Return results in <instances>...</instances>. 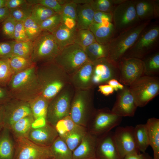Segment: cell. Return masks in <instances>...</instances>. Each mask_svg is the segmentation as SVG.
I'll return each mask as SVG.
<instances>
[{
	"mask_svg": "<svg viewBox=\"0 0 159 159\" xmlns=\"http://www.w3.org/2000/svg\"><path fill=\"white\" fill-rule=\"evenodd\" d=\"M41 87L40 95L49 102L65 86L70 84V76L54 61L37 67Z\"/></svg>",
	"mask_w": 159,
	"mask_h": 159,
	"instance_id": "cell-1",
	"label": "cell"
},
{
	"mask_svg": "<svg viewBox=\"0 0 159 159\" xmlns=\"http://www.w3.org/2000/svg\"><path fill=\"white\" fill-rule=\"evenodd\" d=\"M37 64L14 74L7 86L12 99L28 102L40 95Z\"/></svg>",
	"mask_w": 159,
	"mask_h": 159,
	"instance_id": "cell-2",
	"label": "cell"
},
{
	"mask_svg": "<svg viewBox=\"0 0 159 159\" xmlns=\"http://www.w3.org/2000/svg\"><path fill=\"white\" fill-rule=\"evenodd\" d=\"M150 23V21L141 22L118 33L108 44L107 59L118 66L119 61L133 46L142 31Z\"/></svg>",
	"mask_w": 159,
	"mask_h": 159,
	"instance_id": "cell-3",
	"label": "cell"
},
{
	"mask_svg": "<svg viewBox=\"0 0 159 159\" xmlns=\"http://www.w3.org/2000/svg\"><path fill=\"white\" fill-rule=\"evenodd\" d=\"M94 88L75 89L69 116L77 125L84 127L89 117L95 112L93 107Z\"/></svg>",
	"mask_w": 159,
	"mask_h": 159,
	"instance_id": "cell-4",
	"label": "cell"
},
{
	"mask_svg": "<svg viewBox=\"0 0 159 159\" xmlns=\"http://www.w3.org/2000/svg\"><path fill=\"white\" fill-rule=\"evenodd\" d=\"M159 43V25L158 24L150 23L141 32L134 44L123 57L142 59L156 51Z\"/></svg>",
	"mask_w": 159,
	"mask_h": 159,
	"instance_id": "cell-5",
	"label": "cell"
},
{
	"mask_svg": "<svg viewBox=\"0 0 159 159\" xmlns=\"http://www.w3.org/2000/svg\"><path fill=\"white\" fill-rule=\"evenodd\" d=\"M75 89L71 84L63 88L49 102L46 117L47 122L54 126L63 118L69 116Z\"/></svg>",
	"mask_w": 159,
	"mask_h": 159,
	"instance_id": "cell-6",
	"label": "cell"
},
{
	"mask_svg": "<svg viewBox=\"0 0 159 159\" xmlns=\"http://www.w3.org/2000/svg\"><path fill=\"white\" fill-rule=\"evenodd\" d=\"M54 61L69 76L90 62L83 49L75 43L68 45L61 50Z\"/></svg>",
	"mask_w": 159,
	"mask_h": 159,
	"instance_id": "cell-7",
	"label": "cell"
},
{
	"mask_svg": "<svg viewBox=\"0 0 159 159\" xmlns=\"http://www.w3.org/2000/svg\"><path fill=\"white\" fill-rule=\"evenodd\" d=\"M33 42V49L31 59L37 64L51 62L60 51L52 34L43 31Z\"/></svg>",
	"mask_w": 159,
	"mask_h": 159,
	"instance_id": "cell-8",
	"label": "cell"
},
{
	"mask_svg": "<svg viewBox=\"0 0 159 159\" xmlns=\"http://www.w3.org/2000/svg\"><path fill=\"white\" fill-rule=\"evenodd\" d=\"M128 87L138 107H143L159 94V78L144 75L136 80Z\"/></svg>",
	"mask_w": 159,
	"mask_h": 159,
	"instance_id": "cell-9",
	"label": "cell"
},
{
	"mask_svg": "<svg viewBox=\"0 0 159 159\" xmlns=\"http://www.w3.org/2000/svg\"><path fill=\"white\" fill-rule=\"evenodd\" d=\"M112 15V23L118 34L141 22L137 15L134 0H124L117 5Z\"/></svg>",
	"mask_w": 159,
	"mask_h": 159,
	"instance_id": "cell-10",
	"label": "cell"
},
{
	"mask_svg": "<svg viewBox=\"0 0 159 159\" xmlns=\"http://www.w3.org/2000/svg\"><path fill=\"white\" fill-rule=\"evenodd\" d=\"M15 141L14 159H49L54 158L50 147L39 145L26 138Z\"/></svg>",
	"mask_w": 159,
	"mask_h": 159,
	"instance_id": "cell-11",
	"label": "cell"
},
{
	"mask_svg": "<svg viewBox=\"0 0 159 159\" xmlns=\"http://www.w3.org/2000/svg\"><path fill=\"white\" fill-rule=\"evenodd\" d=\"M118 67L119 81L125 86H129L136 80L145 75L144 64L141 59L123 57L118 62Z\"/></svg>",
	"mask_w": 159,
	"mask_h": 159,
	"instance_id": "cell-12",
	"label": "cell"
},
{
	"mask_svg": "<svg viewBox=\"0 0 159 159\" xmlns=\"http://www.w3.org/2000/svg\"><path fill=\"white\" fill-rule=\"evenodd\" d=\"M134 127L131 126H119L114 132V141L121 159L128 154L140 153L136 144Z\"/></svg>",
	"mask_w": 159,
	"mask_h": 159,
	"instance_id": "cell-13",
	"label": "cell"
},
{
	"mask_svg": "<svg viewBox=\"0 0 159 159\" xmlns=\"http://www.w3.org/2000/svg\"><path fill=\"white\" fill-rule=\"evenodd\" d=\"M93 117L91 133L97 136L103 135L110 131L120 124L122 118L113 113L109 108L95 111Z\"/></svg>",
	"mask_w": 159,
	"mask_h": 159,
	"instance_id": "cell-14",
	"label": "cell"
},
{
	"mask_svg": "<svg viewBox=\"0 0 159 159\" xmlns=\"http://www.w3.org/2000/svg\"><path fill=\"white\" fill-rule=\"evenodd\" d=\"M92 82L93 87L107 84L110 80L119 81V71L118 66L111 62L107 58L99 59L93 62Z\"/></svg>",
	"mask_w": 159,
	"mask_h": 159,
	"instance_id": "cell-15",
	"label": "cell"
},
{
	"mask_svg": "<svg viewBox=\"0 0 159 159\" xmlns=\"http://www.w3.org/2000/svg\"><path fill=\"white\" fill-rule=\"evenodd\" d=\"M3 127L8 129L16 122L32 115L28 102L12 99L4 104Z\"/></svg>",
	"mask_w": 159,
	"mask_h": 159,
	"instance_id": "cell-16",
	"label": "cell"
},
{
	"mask_svg": "<svg viewBox=\"0 0 159 159\" xmlns=\"http://www.w3.org/2000/svg\"><path fill=\"white\" fill-rule=\"evenodd\" d=\"M138 107L128 86L117 91L116 99L111 110L119 116L133 117Z\"/></svg>",
	"mask_w": 159,
	"mask_h": 159,
	"instance_id": "cell-17",
	"label": "cell"
},
{
	"mask_svg": "<svg viewBox=\"0 0 159 159\" xmlns=\"http://www.w3.org/2000/svg\"><path fill=\"white\" fill-rule=\"evenodd\" d=\"M58 136L55 127L47 122L39 126H32L27 138L39 145L50 147Z\"/></svg>",
	"mask_w": 159,
	"mask_h": 159,
	"instance_id": "cell-18",
	"label": "cell"
},
{
	"mask_svg": "<svg viewBox=\"0 0 159 159\" xmlns=\"http://www.w3.org/2000/svg\"><path fill=\"white\" fill-rule=\"evenodd\" d=\"M98 138L87 133L80 143L72 152V159H97L96 151Z\"/></svg>",
	"mask_w": 159,
	"mask_h": 159,
	"instance_id": "cell-19",
	"label": "cell"
},
{
	"mask_svg": "<svg viewBox=\"0 0 159 159\" xmlns=\"http://www.w3.org/2000/svg\"><path fill=\"white\" fill-rule=\"evenodd\" d=\"M93 68V63L88 62L70 76V84L75 89L95 88L92 82Z\"/></svg>",
	"mask_w": 159,
	"mask_h": 159,
	"instance_id": "cell-20",
	"label": "cell"
},
{
	"mask_svg": "<svg viewBox=\"0 0 159 159\" xmlns=\"http://www.w3.org/2000/svg\"><path fill=\"white\" fill-rule=\"evenodd\" d=\"M114 132L110 131L98 139L96 151L97 159H121L113 138Z\"/></svg>",
	"mask_w": 159,
	"mask_h": 159,
	"instance_id": "cell-21",
	"label": "cell"
},
{
	"mask_svg": "<svg viewBox=\"0 0 159 159\" xmlns=\"http://www.w3.org/2000/svg\"><path fill=\"white\" fill-rule=\"evenodd\" d=\"M135 10L141 22L151 21L159 17L158 0H134Z\"/></svg>",
	"mask_w": 159,
	"mask_h": 159,
	"instance_id": "cell-22",
	"label": "cell"
},
{
	"mask_svg": "<svg viewBox=\"0 0 159 159\" xmlns=\"http://www.w3.org/2000/svg\"><path fill=\"white\" fill-rule=\"evenodd\" d=\"M89 29L94 34L96 42L102 44H108L118 34L112 22H93Z\"/></svg>",
	"mask_w": 159,
	"mask_h": 159,
	"instance_id": "cell-23",
	"label": "cell"
},
{
	"mask_svg": "<svg viewBox=\"0 0 159 159\" xmlns=\"http://www.w3.org/2000/svg\"><path fill=\"white\" fill-rule=\"evenodd\" d=\"M95 12L90 4H77L76 19L77 29H89L93 22Z\"/></svg>",
	"mask_w": 159,
	"mask_h": 159,
	"instance_id": "cell-24",
	"label": "cell"
},
{
	"mask_svg": "<svg viewBox=\"0 0 159 159\" xmlns=\"http://www.w3.org/2000/svg\"><path fill=\"white\" fill-rule=\"evenodd\" d=\"M77 29H71L61 23L52 33L60 50L74 43Z\"/></svg>",
	"mask_w": 159,
	"mask_h": 159,
	"instance_id": "cell-25",
	"label": "cell"
},
{
	"mask_svg": "<svg viewBox=\"0 0 159 159\" xmlns=\"http://www.w3.org/2000/svg\"><path fill=\"white\" fill-rule=\"evenodd\" d=\"M8 129L3 128L0 133V159H14L15 142Z\"/></svg>",
	"mask_w": 159,
	"mask_h": 159,
	"instance_id": "cell-26",
	"label": "cell"
},
{
	"mask_svg": "<svg viewBox=\"0 0 159 159\" xmlns=\"http://www.w3.org/2000/svg\"><path fill=\"white\" fill-rule=\"evenodd\" d=\"M149 144L153 150V159H159V119L155 117L149 118L145 124Z\"/></svg>",
	"mask_w": 159,
	"mask_h": 159,
	"instance_id": "cell-27",
	"label": "cell"
},
{
	"mask_svg": "<svg viewBox=\"0 0 159 159\" xmlns=\"http://www.w3.org/2000/svg\"><path fill=\"white\" fill-rule=\"evenodd\" d=\"M34 120L32 115L25 117L13 124L9 129L14 140L27 138Z\"/></svg>",
	"mask_w": 159,
	"mask_h": 159,
	"instance_id": "cell-28",
	"label": "cell"
},
{
	"mask_svg": "<svg viewBox=\"0 0 159 159\" xmlns=\"http://www.w3.org/2000/svg\"><path fill=\"white\" fill-rule=\"evenodd\" d=\"M86 133L84 127L77 125L70 131L59 136L73 152L80 143Z\"/></svg>",
	"mask_w": 159,
	"mask_h": 159,
	"instance_id": "cell-29",
	"label": "cell"
},
{
	"mask_svg": "<svg viewBox=\"0 0 159 159\" xmlns=\"http://www.w3.org/2000/svg\"><path fill=\"white\" fill-rule=\"evenodd\" d=\"M28 102L34 120H46L49 102L40 95Z\"/></svg>",
	"mask_w": 159,
	"mask_h": 159,
	"instance_id": "cell-30",
	"label": "cell"
},
{
	"mask_svg": "<svg viewBox=\"0 0 159 159\" xmlns=\"http://www.w3.org/2000/svg\"><path fill=\"white\" fill-rule=\"evenodd\" d=\"M84 50L89 60L93 62L99 59L107 57L108 44H102L96 42L85 48Z\"/></svg>",
	"mask_w": 159,
	"mask_h": 159,
	"instance_id": "cell-31",
	"label": "cell"
},
{
	"mask_svg": "<svg viewBox=\"0 0 159 159\" xmlns=\"http://www.w3.org/2000/svg\"><path fill=\"white\" fill-rule=\"evenodd\" d=\"M142 60L145 66V75L158 77L159 74V51L154 52Z\"/></svg>",
	"mask_w": 159,
	"mask_h": 159,
	"instance_id": "cell-32",
	"label": "cell"
},
{
	"mask_svg": "<svg viewBox=\"0 0 159 159\" xmlns=\"http://www.w3.org/2000/svg\"><path fill=\"white\" fill-rule=\"evenodd\" d=\"M50 149L55 159H72V152L59 136L50 147Z\"/></svg>",
	"mask_w": 159,
	"mask_h": 159,
	"instance_id": "cell-33",
	"label": "cell"
},
{
	"mask_svg": "<svg viewBox=\"0 0 159 159\" xmlns=\"http://www.w3.org/2000/svg\"><path fill=\"white\" fill-rule=\"evenodd\" d=\"M134 134L137 148L143 153L149 146L148 135L146 124L137 125L134 127Z\"/></svg>",
	"mask_w": 159,
	"mask_h": 159,
	"instance_id": "cell-34",
	"label": "cell"
},
{
	"mask_svg": "<svg viewBox=\"0 0 159 159\" xmlns=\"http://www.w3.org/2000/svg\"><path fill=\"white\" fill-rule=\"evenodd\" d=\"M53 11L39 4L33 5L30 18L40 25L45 20L56 14Z\"/></svg>",
	"mask_w": 159,
	"mask_h": 159,
	"instance_id": "cell-35",
	"label": "cell"
},
{
	"mask_svg": "<svg viewBox=\"0 0 159 159\" xmlns=\"http://www.w3.org/2000/svg\"><path fill=\"white\" fill-rule=\"evenodd\" d=\"M9 59L11 68L14 74L36 64L30 58L15 56Z\"/></svg>",
	"mask_w": 159,
	"mask_h": 159,
	"instance_id": "cell-36",
	"label": "cell"
},
{
	"mask_svg": "<svg viewBox=\"0 0 159 159\" xmlns=\"http://www.w3.org/2000/svg\"><path fill=\"white\" fill-rule=\"evenodd\" d=\"M124 0H91L90 4L95 11L112 14L115 7Z\"/></svg>",
	"mask_w": 159,
	"mask_h": 159,
	"instance_id": "cell-37",
	"label": "cell"
},
{
	"mask_svg": "<svg viewBox=\"0 0 159 159\" xmlns=\"http://www.w3.org/2000/svg\"><path fill=\"white\" fill-rule=\"evenodd\" d=\"M33 49V42L32 41H15L11 57L16 56L31 58Z\"/></svg>",
	"mask_w": 159,
	"mask_h": 159,
	"instance_id": "cell-38",
	"label": "cell"
},
{
	"mask_svg": "<svg viewBox=\"0 0 159 159\" xmlns=\"http://www.w3.org/2000/svg\"><path fill=\"white\" fill-rule=\"evenodd\" d=\"M96 42L95 37L89 29H77L74 43L84 49Z\"/></svg>",
	"mask_w": 159,
	"mask_h": 159,
	"instance_id": "cell-39",
	"label": "cell"
},
{
	"mask_svg": "<svg viewBox=\"0 0 159 159\" xmlns=\"http://www.w3.org/2000/svg\"><path fill=\"white\" fill-rule=\"evenodd\" d=\"M14 75L9 58H0V87L7 86Z\"/></svg>",
	"mask_w": 159,
	"mask_h": 159,
	"instance_id": "cell-40",
	"label": "cell"
},
{
	"mask_svg": "<svg viewBox=\"0 0 159 159\" xmlns=\"http://www.w3.org/2000/svg\"><path fill=\"white\" fill-rule=\"evenodd\" d=\"M32 6L27 2L18 7L10 10V16L16 21H24L30 17Z\"/></svg>",
	"mask_w": 159,
	"mask_h": 159,
	"instance_id": "cell-41",
	"label": "cell"
},
{
	"mask_svg": "<svg viewBox=\"0 0 159 159\" xmlns=\"http://www.w3.org/2000/svg\"><path fill=\"white\" fill-rule=\"evenodd\" d=\"M24 24L26 34L29 40L33 42L43 31L40 25L30 17L24 21Z\"/></svg>",
	"mask_w": 159,
	"mask_h": 159,
	"instance_id": "cell-42",
	"label": "cell"
},
{
	"mask_svg": "<svg viewBox=\"0 0 159 159\" xmlns=\"http://www.w3.org/2000/svg\"><path fill=\"white\" fill-rule=\"evenodd\" d=\"M61 23V14L56 13L43 21L40 26L43 31L52 33Z\"/></svg>",
	"mask_w": 159,
	"mask_h": 159,
	"instance_id": "cell-43",
	"label": "cell"
},
{
	"mask_svg": "<svg viewBox=\"0 0 159 159\" xmlns=\"http://www.w3.org/2000/svg\"><path fill=\"white\" fill-rule=\"evenodd\" d=\"M77 125L70 116H68L59 121L55 127L59 135H60L71 130Z\"/></svg>",
	"mask_w": 159,
	"mask_h": 159,
	"instance_id": "cell-44",
	"label": "cell"
},
{
	"mask_svg": "<svg viewBox=\"0 0 159 159\" xmlns=\"http://www.w3.org/2000/svg\"><path fill=\"white\" fill-rule=\"evenodd\" d=\"M27 1L32 5L39 4L43 5L56 13L61 14L62 9L63 5L59 3L58 0H29Z\"/></svg>",
	"mask_w": 159,
	"mask_h": 159,
	"instance_id": "cell-45",
	"label": "cell"
},
{
	"mask_svg": "<svg viewBox=\"0 0 159 159\" xmlns=\"http://www.w3.org/2000/svg\"><path fill=\"white\" fill-rule=\"evenodd\" d=\"M16 21L10 15L2 23V30L4 36L8 39H13Z\"/></svg>",
	"mask_w": 159,
	"mask_h": 159,
	"instance_id": "cell-46",
	"label": "cell"
},
{
	"mask_svg": "<svg viewBox=\"0 0 159 159\" xmlns=\"http://www.w3.org/2000/svg\"><path fill=\"white\" fill-rule=\"evenodd\" d=\"M77 4L72 0H66V2L63 5L61 14L69 17L75 20L76 19V10Z\"/></svg>",
	"mask_w": 159,
	"mask_h": 159,
	"instance_id": "cell-47",
	"label": "cell"
},
{
	"mask_svg": "<svg viewBox=\"0 0 159 159\" xmlns=\"http://www.w3.org/2000/svg\"><path fill=\"white\" fill-rule=\"evenodd\" d=\"M13 39L16 42L29 40L26 36L23 21H16L15 26Z\"/></svg>",
	"mask_w": 159,
	"mask_h": 159,
	"instance_id": "cell-48",
	"label": "cell"
},
{
	"mask_svg": "<svg viewBox=\"0 0 159 159\" xmlns=\"http://www.w3.org/2000/svg\"><path fill=\"white\" fill-rule=\"evenodd\" d=\"M15 41L0 42V58H8L12 55Z\"/></svg>",
	"mask_w": 159,
	"mask_h": 159,
	"instance_id": "cell-49",
	"label": "cell"
},
{
	"mask_svg": "<svg viewBox=\"0 0 159 159\" xmlns=\"http://www.w3.org/2000/svg\"><path fill=\"white\" fill-rule=\"evenodd\" d=\"M112 14L100 11H95L93 22L104 24L112 22Z\"/></svg>",
	"mask_w": 159,
	"mask_h": 159,
	"instance_id": "cell-50",
	"label": "cell"
},
{
	"mask_svg": "<svg viewBox=\"0 0 159 159\" xmlns=\"http://www.w3.org/2000/svg\"><path fill=\"white\" fill-rule=\"evenodd\" d=\"M12 99L7 89L0 87V104L4 105Z\"/></svg>",
	"mask_w": 159,
	"mask_h": 159,
	"instance_id": "cell-51",
	"label": "cell"
},
{
	"mask_svg": "<svg viewBox=\"0 0 159 159\" xmlns=\"http://www.w3.org/2000/svg\"><path fill=\"white\" fill-rule=\"evenodd\" d=\"M61 14L62 23L65 26L71 29H77L75 20L68 16Z\"/></svg>",
	"mask_w": 159,
	"mask_h": 159,
	"instance_id": "cell-52",
	"label": "cell"
},
{
	"mask_svg": "<svg viewBox=\"0 0 159 159\" xmlns=\"http://www.w3.org/2000/svg\"><path fill=\"white\" fill-rule=\"evenodd\" d=\"M27 2L25 0H6L5 7L10 10L18 7Z\"/></svg>",
	"mask_w": 159,
	"mask_h": 159,
	"instance_id": "cell-53",
	"label": "cell"
},
{
	"mask_svg": "<svg viewBox=\"0 0 159 159\" xmlns=\"http://www.w3.org/2000/svg\"><path fill=\"white\" fill-rule=\"evenodd\" d=\"M98 86V91L105 96L112 94L115 91L112 87L107 83L100 85Z\"/></svg>",
	"mask_w": 159,
	"mask_h": 159,
	"instance_id": "cell-54",
	"label": "cell"
},
{
	"mask_svg": "<svg viewBox=\"0 0 159 159\" xmlns=\"http://www.w3.org/2000/svg\"><path fill=\"white\" fill-rule=\"evenodd\" d=\"M107 84L111 86L115 91H118L124 89L125 86L121 83L119 81L115 79H112L110 80Z\"/></svg>",
	"mask_w": 159,
	"mask_h": 159,
	"instance_id": "cell-55",
	"label": "cell"
},
{
	"mask_svg": "<svg viewBox=\"0 0 159 159\" xmlns=\"http://www.w3.org/2000/svg\"><path fill=\"white\" fill-rule=\"evenodd\" d=\"M10 15V10L6 7L0 8V22H3Z\"/></svg>",
	"mask_w": 159,
	"mask_h": 159,
	"instance_id": "cell-56",
	"label": "cell"
},
{
	"mask_svg": "<svg viewBox=\"0 0 159 159\" xmlns=\"http://www.w3.org/2000/svg\"><path fill=\"white\" fill-rule=\"evenodd\" d=\"M4 105L0 104V129L3 128Z\"/></svg>",
	"mask_w": 159,
	"mask_h": 159,
	"instance_id": "cell-57",
	"label": "cell"
},
{
	"mask_svg": "<svg viewBox=\"0 0 159 159\" xmlns=\"http://www.w3.org/2000/svg\"><path fill=\"white\" fill-rule=\"evenodd\" d=\"M91 0H72V1L76 4H90Z\"/></svg>",
	"mask_w": 159,
	"mask_h": 159,
	"instance_id": "cell-58",
	"label": "cell"
},
{
	"mask_svg": "<svg viewBox=\"0 0 159 159\" xmlns=\"http://www.w3.org/2000/svg\"><path fill=\"white\" fill-rule=\"evenodd\" d=\"M6 0H0V8L5 7Z\"/></svg>",
	"mask_w": 159,
	"mask_h": 159,
	"instance_id": "cell-59",
	"label": "cell"
},
{
	"mask_svg": "<svg viewBox=\"0 0 159 159\" xmlns=\"http://www.w3.org/2000/svg\"><path fill=\"white\" fill-rule=\"evenodd\" d=\"M145 154V159H153L150 157L148 155L144 153Z\"/></svg>",
	"mask_w": 159,
	"mask_h": 159,
	"instance_id": "cell-60",
	"label": "cell"
},
{
	"mask_svg": "<svg viewBox=\"0 0 159 159\" xmlns=\"http://www.w3.org/2000/svg\"><path fill=\"white\" fill-rule=\"evenodd\" d=\"M55 159L54 158H50V159Z\"/></svg>",
	"mask_w": 159,
	"mask_h": 159,
	"instance_id": "cell-61",
	"label": "cell"
},
{
	"mask_svg": "<svg viewBox=\"0 0 159 159\" xmlns=\"http://www.w3.org/2000/svg\"></svg>",
	"mask_w": 159,
	"mask_h": 159,
	"instance_id": "cell-62",
	"label": "cell"
}]
</instances>
